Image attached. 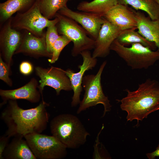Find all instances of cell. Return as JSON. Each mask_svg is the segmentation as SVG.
I'll return each instance as SVG.
<instances>
[{
  "label": "cell",
  "instance_id": "d6986e66",
  "mask_svg": "<svg viewBox=\"0 0 159 159\" xmlns=\"http://www.w3.org/2000/svg\"><path fill=\"white\" fill-rule=\"evenodd\" d=\"M37 0H7L0 4V26L17 12H24Z\"/></svg>",
  "mask_w": 159,
  "mask_h": 159
},
{
  "label": "cell",
  "instance_id": "e0dca14e",
  "mask_svg": "<svg viewBox=\"0 0 159 159\" xmlns=\"http://www.w3.org/2000/svg\"><path fill=\"white\" fill-rule=\"evenodd\" d=\"M138 32L148 41L155 43L159 50V18L152 20L140 11H135Z\"/></svg>",
  "mask_w": 159,
  "mask_h": 159
},
{
  "label": "cell",
  "instance_id": "30bf717a",
  "mask_svg": "<svg viewBox=\"0 0 159 159\" xmlns=\"http://www.w3.org/2000/svg\"><path fill=\"white\" fill-rule=\"evenodd\" d=\"M12 17L0 26V55L10 68L12 57L21 43L22 35L20 31L12 27Z\"/></svg>",
  "mask_w": 159,
  "mask_h": 159
},
{
  "label": "cell",
  "instance_id": "6da1fadb",
  "mask_svg": "<svg viewBox=\"0 0 159 159\" xmlns=\"http://www.w3.org/2000/svg\"><path fill=\"white\" fill-rule=\"evenodd\" d=\"M48 104L44 100L37 107L24 109L16 100H9L1 113V118L7 129L5 134L10 138H24L33 133H41L46 128L49 115L46 110Z\"/></svg>",
  "mask_w": 159,
  "mask_h": 159
},
{
  "label": "cell",
  "instance_id": "4316f807",
  "mask_svg": "<svg viewBox=\"0 0 159 159\" xmlns=\"http://www.w3.org/2000/svg\"><path fill=\"white\" fill-rule=\"evenodd\" d=\"M19 69L22 74L25 75H29L33 71V65L30 62L27 61H24L20 64Z\"/></svg>",
  "mask_w": 159,
  "mask_h": 159
},
{
  "label": "cell",
  "instance_id": "d4e9b609",
  "mask_svg": "<svg viewBox=\"0 0 159 159\" xmlns=\"http://www.w3.org/2000/svg\"><path fill=\"white\" fill-rule=\"evenodd\" d=\"M60 35L56 25L53 24L47 27L45 34L47 48L48 52L52 54L53 45Z\"/></svg>",
  "mask_w": 159,
  "mask_h": 159
},
{
  "label": "cell",
  "instance_id": "7c38bea8",
  "mask_svg": "<svg viewBox=\"0 0 159 159\" xmlns=\"http://www.w3.org/2000/svg\"><path fill=\"white\" fill-rule=\"evenodd\" d=\"M80 24L95 40L97 37L104 18L97 14L84 11H74L67 6L57 12Z\"/></svg>",
  "mask_w": 159,
  "mask_h": 159
},
{
  "label": "cell",
  "instance_id": "3957f363",
  "mask_svg": "<svg viewBox=\"0 0 159 159\" xmlns=\"http://www.w3.org/2000/svg\"><path fill=\"white\" fill-rule=\"evenodd\" d=\"M50 128L52 135L68 148L76 149L84 145L90 135L78 117L69 114L54 117Z\"/></svg>",
  "mask_w": 159,
  "mask_h": 159
},
{
  "label": "cell",
  "instance_id": "f1b7e54d",
  "mask_svg": "<svg viewBox=\"0 0 159 159\" xmlns=\"http://www.w3.org/2000/svg\"><path fill=\"white\" fill-rule=\"evenodd\" d=\"M146 155L149 159H154L159 156V144L155 150L150 153H147Z\"/></svg>",
  "mask_w": 159,
  "mask_h": 159
},
{
  "label": "cell",
  "instance_id": "cb8c5ba5",
  "mask_svg": "<svg viewBox=\"0 0 159 159\" xmlns=\"http://www.w3.org/2000/svg\"><path fill=\"white\" fill-rule=\"evenodd\" d=\"M71 41L66 37L60 35L54 43L52 48V56L48 60L51 63H55L58 59L60 54L64 48Z\"/></svg>",
  "mask_w": 159,
  "mask_h": 159
},
{
  "label": "cell",
  "instance_id": "5bb4252c",
  "mask_svg": "<svg viewBox=\"0 0 159 159\" xmlns=\"http://www.w3.org/2000/svg\"><path fill=\"white\" fill-rule=\"evenodd\" d=\"M104 19L97 37L95 40V47L92 55L94 58L105 57L108 56L110 53L112 44L122 31Z\"/></svg>",
  "mask_w": 159,
  "mask_h": 159
},
{
  "label": "cell",
  "instance_id": "603a6c76",
  "mask_svg": "<svg viewBox=\"0 0 159 159\" xmlns=\"http://www.w3.org/2000/svg\"><path fill=\"white\" fill-rule=\"evenodd\" d=\"M70 0H39L41 13L46 18L51 20L54 18L58 11L67 6Z\"/></svg>",
  "mask_w": 159,
  "mask_h": 159
},
{
  "label": "cell",
  "instance_id": "8fae6325",
  "mask_svg": "<svg viewBox=\"0 0 159 159\" xmlns=\"http://www.w3.org/2000/svg\"><path fill=\"white\" fill-rule=\"evenodd\" d=\"M83 58L82 64L80 65L79 71L75 72L70 69L65 70L69 78L73 91V95L71 102V106L75 107L80 102V95L82 91V81L85 72L94 67L97 63L96 58H93L89 50L84 51L80 54Z\"/></svg>",
  "mask_w": 159,
  "mask_h": 159
},
{
  "label": "cell",
  "instance_id": "ffe728a7",
  "mask_svg": "<svg viewBox=\"0 0 159 159\" xmlns=\"http://www.w3.org/2000/svg\"><path fill=\"white\" fill-rule=\"evenodd\" d=\"M118 4L117 0H93L83 1L77 6L78 10L97 14L103 17L111 9Z\"/></svg>",
  "mask_w": 159,
  "mask_h": 159
},
{
  "label": "cell",
  "instance_id": "484cf974",
  "mask_svg": "<svg viewBox=\"0 0 159 159\" xmlns=\"http://www.w3.org/2000/svg\"><path fill=\"white\" fill-rule=\"evenodd\" d=\"M10 69L0 55V79L9 86H11L12 82L9 77Z\"/></svg>",
  "mask_w": 159,
  "mask_h": 159
},
{
  "label": "cell",
  "instance_id": "4fadbf2b",
  "mask_svg": "<svg viewBox=\"0 0 159 159\" xmlns=\"http://www.w3.org/2000/svg\"><path fill=\"white\" fill-rule=\"evenodd\" d=\"M22 31L21 43L14 54L22 53L35 58H51L52 54L47 49L46 33L42 37H38L26 30Z\"/></svg>",
  "mask_w": 159,
  "mask_h": 159
},
{
  "label": "cell",
  "instance_id": "9c48e42d",
  "mask_svg": "<svg viewBox=\"0 0 159 159\" xmlns=\"http://www.w3.org/2000/svg\"><path fill=\"white\" fill-rule=\"evenodd\" d=\"M35 71L36 75L40 78L38 88L42 95V100H44L42 92L45 86L54 88L57 95L62 90H72L70 80L63 69L52 66L47 68L37 67L35 68Z\"/></svg>",
  "mask_w": 159,
  "mask_h": 159
},
{
  "label": "cell",
  "instance_id": "8992f818",
  "mask_svg": "<svg viewBox=\"0 0 159 159\" xmlns=\"http://www.w3.org/2000/svg\"><path fill=\"white\" fill-rule=\"evenodd\" d=\"M55 17L59 20L56 26L59 34L65 36L73 43L71 52L73 56H77L84 51L94 49L95 40L77 22L58 12Z\"/></svg>",
  "mask_w": 159,
  "mask_h": 159
},
{
  "label": "cell",
  "instance_id": "7a4b0ae2",
  "mask_svg": "<svg viewBox=\"0 0 159 159\" xmlns=\"http://www.w3.org/2000/svg\"><path fill=\"white\" fill-rule=\"evenodd\" d=\"M127 95L120 100L121 110L127 112V121H140L147 118L150 114L159 110V82L148 78L138 85L137 89L125 90Z\"/></svg>",
  "mask_w": 159,
  "mask_h": 159
},
{
  "label": "cell",
  "instance_id": "5b68a950",
  "mask_svg": "<svg viewBox=\"0 0 159 159\" xmlns=\"http://www.w3.org/2000/svg\"><path fill=\"white\" fill-rule=\"evenodd\" d=\"M106 64V61L103 62L96 74L84 76L82 85L85 92L77 111V114L98 104H102L104 107L102 117L105 115L106 112L111 110L112 105L108 97L103 93L101 84L102 74Z\"/></svg>",
  "mask_w": 159,
  "mask_h": 159
},
{
  "label": "cell",
  "instance_id": "277c9868",
  "mask_svg": "<svg viewBox=\"0 0 159 159\" xmlns=\"http://www.w3.org/2000/svg\"><path fill=\"white\" fill-rule=\"evenodd\" d=\"M110 50L115 52L132 69H148L159 60V50H153L139 43L132 44L130 47H127L116 39Z\"/></svg>",
  "mask_w": 159,
  "mask_h": 159
},
{
  "label": "cell",
  "instance_id": "83f0119b",
  "mask_svg": "<svg viewBox=\"0 0 159 159\" xmlns=\"http://www.w3.org/2000/svg\"><path fill=\"white\" fill-rule=\"evenodd\" d=\"M10 138L5 134L0 138V159H2L3 153L9 143Z\"/></svg>",
  "mask_w": 159,
  "mask_h": 159
},
{
  "label": "cell",
  "instance_id": "9a60e30c",
  "mask_svg": "<svg viewBox=\"0 0 159 159\" xmlns=\"http://www.w3.org/2000/svg\"><path fill=\"white\" fill-rule=\"evenodd\" d=\"M135 11L128 5L118 4L103 17L121 30L137 29Z\"/></svg>",
  "mask_w": 159,
  "mask_h": 159
},
{
  "label": "cell",
  "instance_id": "ba28073f",
  "mask_svg": "<svg viewBox=\"0 0 159 159\" xmlns=\"http://www.w3.org/2000/svg\"><path fill=\"white\" fill-rule=\"evenodd\" d=\"M24 138L37 159H61L67 154L66 147L52 135L33 133Z\"/></svg>",
  "mask_w": 159,
  "mask_h": 159
},
{
  "label": "cell",
  "instance_id": "7402d4cb",
  "mask_svg": "<svg viewBox=\"0 0 159 159\" xmlns=\"http://www.w3.org/2000/svg\"><path fill=\"white\" fill-rule=\"evenodd\" d=\"M135 29H129L122 31L117 38V41L124 46L136 43H140L155 50L157 48L154 43L150 42Z\"/></svg>",
  "mask_w": 159,
  "mask_h": 159
},
{
  "label": "cell",
  "instance_id": "2e32d148",
  "mask_svg": "<svg viewBox=\"0 0 159 159\" xmlns=\"http://www.w3.org/2000/svg\"><path fill=\"white\" fill-rule=\"evenodd\" d=\"M39 85L37 80L32 78L24 85L17 89L11 90H0V95L3 100L1 105L9 100H26L32 103L38 102L40 99L39 91L37 90Z\"/></svg>",
  "mask_w": 159,
  "mask_h": 159
},
{
  "label": "cell",
  "instance_id": "f546056e",
  "mask_svg": "<svg viewBox=\"0 0 159 159\" xmlns=\"http://www.w3.org/2000/svg\"><path fill=\"white\" fill-rule=\"evenodd\" d=\"M159 5V0H154Z\"/></svg>",
  "mask_w": 159,
  "mask_h": 159
},
{
  "label": "cell",
  "instance_id": "4dcf8cb0",
  "mask_svg": "<svg viewBox=\"0 0 159 159\" xmlns=\"http://www.w3.org/2000/svg\"></svg>",
  "mask_w": 159,
  "mask_h": 159
},
{
  "label": "cell",
  "instance_id": "52a82bcc",
  "mask_svg": "<svg viewBox=\"0 0 159 159\" xmlns=\"http://www.w3.org/2000/svg\"><path fill=\"white\" fill-rule=\"evenodd\" d=\"M59 20L56 17L53 20L45 17L41 12L39 0H37L28 10L23 12H17L12 17L11 26L16 30H26L35 36L42 37L46 33L45 28L56 25Z\"/></svg>",
  "mask_w": 159,
  "mask_h": 159
},
{
  "label": "cell",
  "instance_id": "44dd1931",
  "mask_svg": "<svg viewBox=\"0 0 159 159\" xmlns=\"http://www.w3.org/2000/svg\"><path fill=\"white\" fill-rule=\"evenodd\" d=\"M118 4L129 5L145 12L152 20L159 18V5L154 0H117Z\"/></svg>",
  "mask_w": 159,
  "mask_h": 159
},
{
  "label": "cell",
  "instance_id": "ac0fdd59",
  "mask_svg": "<svg viewBox=\"0 0 159 159\" xmlns=\"http://www.w3.org/2000/svg\"><path fill=\"white\" fill-rule=\"evenodd\" d=\"M24 138L14 137L5 149L2 154V159H36Z\"/></svg>",
  "mask_w": 159,
  "mask_h": 159
}]
</instances>
